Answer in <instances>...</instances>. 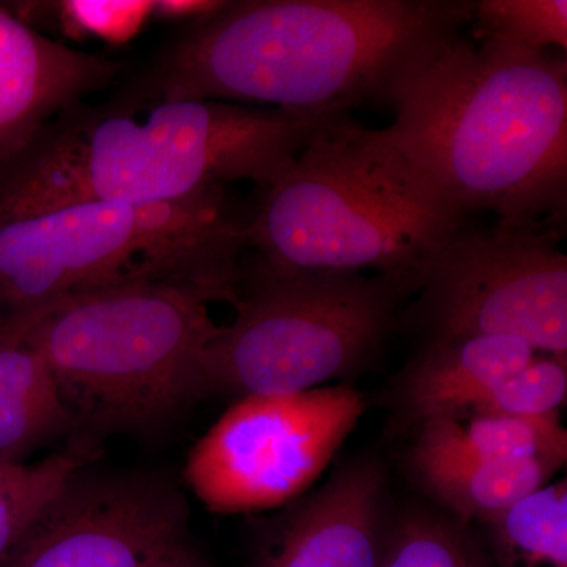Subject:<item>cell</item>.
<instances>
[{
	"label": "cell",
	"mask_w": 567,
	"mask_h": 567,
	"mask_svg": "<svg viewBox=\"0 0 567 567\" xmlns=\"http://www.w3.org/2000/svg\"><path fill=\"white\" fill-rule=\"evenodd\" d=\"M472 20L468 0L224 2L186 24L134 92L301 114L390 106L406 71Z\"/></svg>",
	"instance_id": "6da1fadb"
},
{
	"label": "cell",
	"mask_w": 567,
	"mask_h": 567,
	"mask_svg": "<svg viewBox=\"0 0 567 567\" xmlns=\"http://www.w3.org/2000/svg\"><path fill=\"white\" fill-rule=\"evenodd\" d=\"M379 136L472 218L559 229L567 207L566 52L461 33L406 71Z\"/></svg>",
	"instance_id": "7a4b0ae2"
},
{
	"label": "cell",
	"mask_w": 567,
	"mask_h": 567,
	"mask_svg": "<svg viewBox=\"0 0 567 567\" xmlns=\"http://www.w3.org/2000/svg\"><path fill=\"white\" fill-rule=\"evenodd\" d=\"M333 114L137 92L82 102L0 164V215L76 203H183L237 182L264 192Z\"/></svg>",
	"instance_id": "3957f363"
},
{
	"label": "cell",
	"mask_w": 567,
	"mask_h": 567,
	"mask_svg": "<svg viewBox=\"0 0 567 567\" xmlns=\"http://www.w3.org/2000/svg\"><path fill=\"white\" fill-rule=\"evenodd\" d=\"M470 216L350 112L320 123L248 215L252 267L276 275H398L421 284Z\"/></svg>",
	"instance_id": "277c9868"
},
{
	"label": "cell",
	"mask_w": 567,
	"mask_h": 567,
	"mask_svg": "<svg viewBox=\"0 0 567 567\" xmlns=\"http://www.w3.org/2000/svg\"><path fill=\"white\" fill-rule=\"evenodd\" d=\"M246 221L227 189L174 204L76 203L0 215V339L62 301L128 282L199 284L235 305Z\"/></svg>",
	"instance_id": "5b68a950"
},
{
	"label": "cell",
	"mask_w": 567,
	"mask_h": 567,
	"mask_svg": "<svg viewBox=\"0 0 567 567\" xmlns=\"http://www.w3.org/2000/svg\"><path fill=\"white\" fill-rule=\"evenodd\" d=\"M216 301L230 303L199 284H122L52 306L9 339L47 361L74 431L144 432L199 398Z\"/></svg>",
	"instance_id": "8992f818"
},
{
	"label": "cell",
	"mask_w": 567,
	"mask_h": 567,
	"mask_svg": "<svg viewBox=\"0 0 567 567\" xmlns=\"http://www.w3.org/2000/svg\"><path fill=\"white\" fill-rule=\"evenodd\" d=\"M237 316L205 347L199 398L305 393L372 360L420 282L365 274L245 270ZM241 282V284H244Z\"/></svg>",
	"instance_id": "52a82bcc"
},
{
	"label": "cell",
	"mask_w": 567,
	"mask_h": 567,
	"mask_svg": "<svg viewBox=\"0 0 567 567\" xmlns=\"http://www.w3.org/2000/svg\"><path fill=\"white\" fill-rule=\"evenodd\" d=\"M561 230H458L424 271L413 306L431 338L505 336L566 363L567 257Z\"/></svg>",
	"instance_id": "ba28073f"
},
{
	"label": "cell",
	"mask_w": 567,
	"mask_h": 567,
	"mask_svg": "<svg viewBox=\"0 0 567 567\" xmlns=\"http://www.w3.org/2000/svg\"><path fill=\"white\" fill-rule=\"evenodd\" d=\"M363 413L347 386L241 398L193 446L185 481L213 513L281 506L316 483Z\"/></svg>",
	"instance_id": "9c48e42d"
},
{
	"label": "cell",
	"mask_w": 567,
	"mask_h": 567,
	"mask_svg": "<svg viewBox=\"0 0 567 567\" xmlns=\"http://www.w3.org/2000/svg\"><path fill=\"white\" fill-rule=\"evenodd\" d=\"M189 507L166 477L74 472L0 567H153L188 539Z\"/></svg>",
	"instance_id": "30bf717a"
},
{
	"label": "cell",
	"mask_w": 567,
	"mask_h": 567,
	"mask_svg": "<svg viewBox=\"0 0 567 567\" xmlns=\"http://www.w3.org/2000/svg\"><path fill=\"white\" fill-rule=\"evenodd\" d=\"M121 71L115 59L52 40L0 3V164Z\"/></svg>",
	"instance_id": "8fae6325"
},
{
	"label": "cell",
	"mask_w": 567,
	"mask_h": 567,
	"mask_svg": "<svg viewBox=\"0 0 567 567\" xmlns=\"http://www.w3.org/2000/svg\"><path fill=\"white\" fill-rule=\"evenodd\" d=\"M382 466L342 470L284 518L252 567H380L385 548Z\"/></svg>",
	"instance_id": "7c38bea8"
},
{
	"label": "cell",
	"mask_w": 567,
	"mask_h": 567,
	"mask_svg": "<svg viewBox=\"0 0 567 567\" xmlns=\"http://www.w3.org/2000/svg\"><path fill=\"white\" fill-rule=\"evenodd\" d=\"M536 354L505 336L431 338L402 375V402L421 424L465 415Z\"/></svg>",
	"instance_id": "4fadbf2b"
},
{
	"label": "cell",
	"mask_w": 567,
	"mask_h": 567,
	"mask_svg": "<svg viewBox=\"0 0 567 567\" xmlns=\"http://www.w3.org/2000/svg\"><path fill=\"white\" fill-rule=\"evenodd\" d=\"M547 457L565 464L567 432L559 413L544 416L461 415L421 425L415 470L505 458Z\"/></svg>",
	"instance_id": "5bb4252c"
},
{
	"label": "cell",
	"mask_w": 567,
	"mask_h": 567,
	"mask_svg": "<svg viewBox=\"0 0 567 567\" xmlns=\"http://www.w3.org/2000/svg\"><path fill=\"white\" fill-rule=\"evenodd\" d=\"M74 431L47 361L17 339H0V462L25 464L40 446Z\"/></svg>",
	"instance_id": "9a60e30c"
},
{
	"label": "cell",
	"mask_w": 567,
	"mask_h": 567,
	"mask_svg": "<svg viewBox=\"0 0 567 567\" xmlns=\"http://www.w3.org/2000/svg\"><path fill=\"white\" fill-rule=\"evenodd\" d=\"M565 464L547 457L505 458L416 470L424 487L458 520L494 522L550 484Z\"/></svg>",
	"instance_id": "2e32d148"
},
{
	"label": "cell",
	"mask_w": 567,
	"mask_h": 567,
	"mask_svg": "<svg viewBox=\"0 0 567 567\" xmlns=\"http://www.w3.org/2000/svg\"><path fill=\"white\" fill-rule=\"evenodd\" d=\"M488 525L496 567H567L566 480L539 488Z\"/></svg>",
	"instance_id": "e0dca14e"
},
{
	"label": "cell",
	"mask_w": 567,
	"mask_h": 567,
	"mask_svg": "<svg viewBox=\"0 0 567 567\" xmlns=\"http://www.w3.org/2000/svg\"><path fill=\"white\" fill-rule=\"evenodd\" d=\"M92 461L91 442L51 454L37 464L0 462V566L32 522L74 472Z\"/></svg>",
	"instance_id": "ac0fdd59"
},
{
	"label": "cell",
	"mask_w": 567,
	"mask_h": 567,
	"mask_svg": "<svg viewBox=\"0 0 567 567\" xmlns=\"http://www.w3.org/2000/svg\"><path fill=\"white\" fill-rule=\"evenodd\" d=\"M380 567H494L458 518L409 511L388 528Z\"/></svg>",
	"instance_id": "d6986e66"
},
{
	"label": "cell",
	"mask_w": 567,
	"mask_h": 567,
	"mask_svg": "<svg viewBox=\"0 0 567 567\" xmlns=\"http://www.w3.org/2000/svg\"><path fill=\"white\" fill-rule=\"evenodd\" d=\"M480 40L527 51H567L566 0H480L473 20Z\"/></svg>",
	"instance_id": "ffe728a7"
},
{
	"label": "cell",
	"mask_w": 567,
	"mask_h": 567,
	"mask_svg": "<svg viewBox=\"0 0 567 567\" xmlns=\"http://www.w3.org/2000/svg\"><path fill=\"white\" fill-rule=\"evenodd\" d=\"M566 398V363L548 354H536L528 364L495 386L468 413L505 416L551 415L558 413Z\"/></svg>",
	"instance_id": "44dd1931"
},
{
	"label": "cell",
	"mask_w": 567,
	"mask_h": 567,
	"mask_svg": "<svg viewBox=\"0 0 567 567\" xmlns=\"http://www.w3.org/2000/svg\"><path fill=\"white\" fill-rule=\"evenodd\" d=\"M48 6L70 39L93 37L111 47L128 43L152 20V0H63Z\"/></svg>",
	"instance_id": "7402d4cb"
},
{
	"label": "cell",
	"mask_w": 567,
	"mask_h": 567,
	"mask_svg": "<svg viewBox=\"0 0 567 567\" xmlns=\"http://www.w3.org/2000/svg\"><path fill=\"white\" fill-rule=\"evenodd\" d=\"M223 6L221 0H152V18L189 24L215 13Z\"/></svg>",
	"instance_id": "603a6c76"
},
{
	"label": "cell",
	"mask_w": 567,
	"mask_h": 567,
	"mask_svg": "<svg viewBox=\"0 0 567 567\" xmlns=\"http://www.w3.org/2000/svg\"><path fill=\"white\" fill-rule=\"evenodd\" d=\"M153 567H208L188 539L171 548Z\"/></svg>",
	"instance_id": "cb8c5ba5"
}]
</instances>
